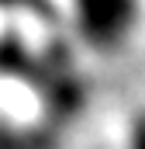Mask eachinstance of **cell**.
<instances>
[{
	"label": "cell",
	"mask_w": 145,
	"mask_h": 149,
	"mask_svg": "<svg viewBox=\"0 0 145 149\" xmlns=\"http://www.w3.org/2000/svg\"><path fill=\"white\" fill-rule=\"evenodd\" d=\"M83 24L97 42H114L128 31L135 17V0H79Z\"/></svg>",
	"instance_id": "obj_1"
},
{
	"label": "cell",
	"mask_w": 145,
	"mask_h": 149,
	"mask_svg": "<svg viewBox=\"0 0 145 149\" xmlns=\"http://www.w3.org/2000/svg\"><path fill=\"white\" fill-rule=\"evenodd\" d=\"M135 149H145V128L138 132V135H135Z\"/></svg>",
	"instance_id": "obj_2"
}]
</instances>
